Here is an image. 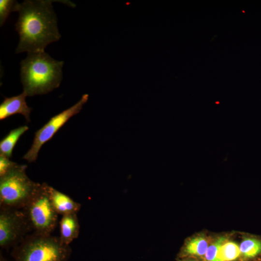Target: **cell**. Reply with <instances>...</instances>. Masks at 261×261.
Masks as SVG:
<instances>
[{"instance_id":"7","label":"cell","mask_w":261,"mask_h":261,"mask_svg":"<svg viewBox=\"0 0 261 261\" xmlns=\"http://www.w3.org/2000/svg\"><path fill=\"white\" fill-rule=\"evenodd\" d=\"M88 95L84 94L80 100L70 108L51 117L35 133L32 144L23 159L29 162H34L42 146L51 139L70 118L80 112L87 102Z\"/></svg>"},{"instance_id":"4","label":"cell","mask_w":261,"mask_h":261,"mask_svg":"<svg viewBox=\"0 0 261 261\" xmlns=\"http://www.w3.org/2000/svg\"><path fill=\"white\" fill-rule=\"evenodd\" d=\"M27 168L16 163L0 176V207L22 209L38 188L41 184L28 176Z\"/></svg>"},{"instance_id":"16","label":"cell","mask_w":261,"mask_h":261,"mask_svg":"<svg viewBox=\"0 0 261 261\" xmlns=\"http://www.w3.org/2000/svg\"><path fill=\"white\" fill-rule=\"evenodd\" d=\"M225 240L224 237H220L208 247L204 255L207 261H219L218 258V250Z\"/></svg>"},{"instance_id":"1","label":"cell","mask_w":261,"mask_h":261,"mask_svg":"<svg viewBox=\"0 0 261 261\" xmlns=\"http://www.w3.org/2000/svg\"><path fill=\"white\" fill-rule=\"evenodd\" d=\"M50 0H26L18 3L19 17L15 25L19 35L16 53L44 51L61 37L57 19Z\"/></svg>"},{"instance_id":"6","label":"cell","mask_w":261,"mask_h":261,"mask_svg":"<svg viewBox=\"0 0 261 261\" xmlns=\"http://www.w3.org/2000/svg\"><path fill=\"white\" fill-rule=\"evenodd\" d=\"M31 227L22 209L0 207V246L14 247L28 235Z\"/></svg>"},{"instance_id":"10","label":"cell","mask_w":261,"mask_h":261,"mask_svg":"<svg viewBox=\"0 0 261 261\" xmlns=\"http://www.w3.org/2000/svg\"><path fill=\"white\" fill-rule=\"evenodd\" d=\"M80 225L77 213H72L63 215L60 222V236L61 242L69 245L79 235Z\"/></svg>"},{"instance_id":"14","label":"cell","mask_w":261,"mask_h":261,"mask_svg":"<svg viewBox=\"0 0 261 261\" xmlns=\"http://www.w3.org/2000/svg\"><path fill=\"white\" fill-rule=\"evenodd\" d=\"M241 254L247 258L256 256L261 252V241L254 238L245 239L240 246Z\"/></svg>"},{"instance_id":"13","label":"cell","mask_w":261,"mask_h":261,"mask_svg":"<svg viewBox=\"0 0 261 261\" xmlns=\"http://www.w3.org/2000/svg\"><path fill=\"white\" fill-rule=\"evenodd\" d=\"M241 254L238 245L232 242L223 244L218 250V258L219 261H232Z\"/></svg>"},{"instance_id":"15","label":"cell","mask_w":261,"mask_h":261,"mask_svg":"<svg viewBox=\"0 0 261 261\" xmlns=\"http://www.w3.org/2000/svg\"><path fill=\"white\" fill-rule=\"evenodd\" d=\"M18 3L13 0H0V24L2 26L5 22L10 13L16 11Z\"/></svg>"},{"instance_id":"8","label":"cell","mask_w":261,"mask_h":261,"mask_svg":"<svg viewBox=\"0 0 261 261\" xmlns=\"http://www.w3.org/2000/svg\"><path fill=\"white\" fill-rule=\"evenodd\" d=\"M27 95L23 92L17 96L5 98L0 105V120L15 115H22L28 122L30 121V114L31 108L29 107L26 102Z\"/></svg>"},{"instance_id":"5","label":"cell","mask_w":261,"mask_h":261,"mask_svg":"<svg viewBox=\"0 0 261 261\" xmlns=\"http://www.w3.org/2000/svg\"><path fill=\"white\" fill-rule=\"evenodd\" d=\"M45 183L39 187L22 209L33 232L51 234L58 222V214L51 202Z\"/></svg>"},{"instance_id":"3","label":"cell","mask_w":261,"mask_h":261,"mask_svg":"<svg viewBox=\"0 0 261 261\" xmlns=\"http://www.w3.org/2000/svg\"><path fill=\"white\" fill-rule=\"evenodd\" d=\"M71 254L59 237L33 232L14 247L11 255L14 261H68Z\"/></svg>"},{"instance_id":"12","label":"cell","mask_w":261,"mask_h":261,"mask_svg":"<svg viewBox=\"0 0 261 261\" xmlns=\"http://www.w3.org/2000/svg\"><path fill=\"white\" fill-rule=\"evenodd\" d=\"M206 240L201 237H196L188 240L184 251L187 254L201 256L205 255L208 248Z\"/></svg>"},{"instance_id":"2","label":"cell","mask_w":261,"mask_h":261,"mask_svg":"<svg viewBox=\"0 0 261 261\" xmlns=\"http://www.w3.org/2000/svg\"><path fill=\"white\" fill-rule=\"evenodd\" d=\"M62 61L52 58L44 51L28 53L20 63L21 81L27 96L47 94L60 85Z\"/></svg>"},{"instance_id":"17","label":"cell","mask_w":261,"mask_h":261,"mask_svg":"<svg viewBox=\"0 0 261 261\" xmlns=\"http://www.w3.org/2000/svg\"><path fill=\"white\" fill-rule=\"evenodd\" d=\"M16 163L10 160V159L0 156V176L5 174L12 169Z\"/></svg>"},{"instance_id":"11","label":"cell","mask_w":261,"mask_h":261,"mask_svg":"<svg viewBox=\"0 0 261 261\" xmlns=\"http://www.w3.org/2000/svg\"><path fill=\"white\" fill-rule=\"evenodd\" d=\"M23 126L12 130L0 142V156L11 158L13 150L20 136L29 130Z\"/></svg>"},{"instance_id":"18","label":"cell","mask_w":261,"mask_h":261,"mask_svg":"<svg viewBox=\"0 0 261 261\" xmlns=\"http://www.w3.org/2000/svg\"><path fill=\"white\" fill-rule=\"evenodd\" d=\"M0 261H8L2 255L1 252L0 253Z\"/></svg>"},{"instance_id":"9","label":"cell","mask_w":261,"mask_h":261,"mask_svg":"<svg viewBox=\"0 0 261 261\" xmlns=\"http://www.w3.org/2000/svg\"><path fill=\"white\" fill-rule=\"evenodd\" d=\"M48 191L52 204L58 214L63 216L72 213H77L79 211L81 204L68 195L49 185Z\"/></svg>"}]
</instances>
